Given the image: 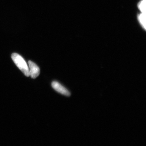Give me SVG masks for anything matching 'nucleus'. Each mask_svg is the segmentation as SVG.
<instances>
[{
    "label": "nucleus",
    "mask_w": 146,
    "mask_h": 146,
    "mask_svg": "<svg viewBox=\"0 0 146 146\" xmlns=\"http://www.w3.org/2000/svg\"><path fill=\"white\" fill-rule=\"evenodd\" d=\"M11 58L14 63L18 68L26 76H30L29 70L28 66L25 59L20 55L16 53H14L11 55Z\"/></svg>",
    "instance_id": "obj_1"
},
{
    "label": "nucleus",
    "mask_w": 146,
    "mask_h": 146,
    "mask_svg": "<svg viewBox=\"0 0 146 146\" xmlns=\"http://www.w3.org/2000/svg\"><path fill=\"white\" fill-rule=\"evenodd\" d=\"M146 14L145 13H141L138 16V19L142 26L146 29Z\"/></svg>",
    "instance_id": "obj_4"
},
{
    "label": "nucleus",
    "mask_w": 146,
    "mask_h": 146,
    "mask_svg": "<svg viewBox=\"0 0 146 146\" xmlns=\"http://www.w3.org/2000/svg\"><path fill=\"white\" fill-rule=\"evenodd\" d=\"M52 86L56 91L62 95L67 96H70L71 94L70 91L57 81L53 82L52 83Z\"/></svg>",
    "instance_id": "obj_2"
},
{
    "label": "nucleus",
    "mask_w": 146,
    "mask_h": 146,
    "mask_svg": "<svg viewBox=\"0 0 146 146\" xmlns=\"http://www.w3.org/2000/svg\"><path fill=\"white\" fill-rule=\"evenodd\" d=\"M29 68L30 76L31 78L35 79L39 76L40 74V69L37 65L34 62L29 60L28 62Z\"/></svg>",
    "instance_id": "obj_3"
},
{
    "label": "nucleus",
    "mask_w": 146,
    "mask_h": 146,
    "mask_svg": "<svg viewBox=\"0 0 146 146\" xmlns=\"http://www.w3.org/2000/svg\"><path fill=\"white\" fill-rule=\"evenodd\" d=\"M146 0H142L139 3V9L141 11L142 13H146Z\"/></svg>",
    "instance_id": "obj_5"
}]
</instances>
